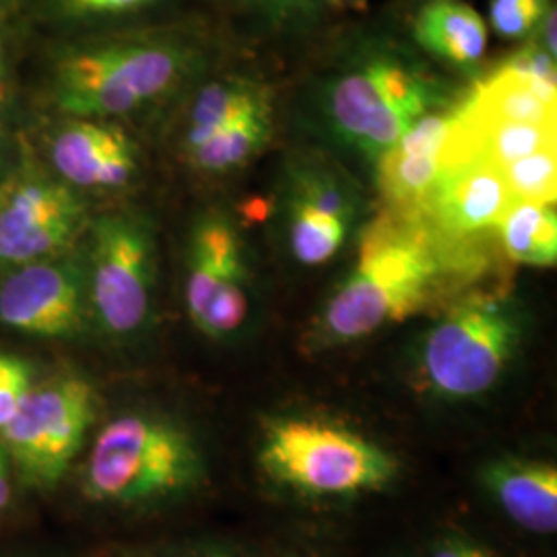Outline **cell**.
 <instances>
[{
  "mask_svg": "<svg viewBox=\"0 0 557 557\" xmlns=\"http://www.w3.org/2000/svg\"><path fill=\"white\" fill-rule=\"evenodd\" d=\"M292 557H314V556H292Z\"/></svg>",
  "mask_w": 557,
  "mask_h": 557,
  "instance_id": "cell-31",
  "label": "cell"
},
{
  "mask_svg": "<svg viewBox=\"0 0 557 557\" xmlns=\"http://www.w3.org/2000/svg\"><path fill=\"white\" fill-rule=\"evenodd\" d=\"M356 213V195L341 174L326 168L301 170L289 193L292 255L308 267L329 262L343 248Z\"/></svg>",
  "mask_w": 557,
  "mask_h": 557,
  "instance_id": "cell-10",
  "label": "cell"
},
{
  "mask_svg": "<svg viewBox=\"0 0 557 557\" xmlns=\"http://www.w3.org/2000/svg\"><path fill=\"white\" fill-rule=\"evenodd\" d=\"M428 557H498L483 541L460 531H444L432 541Z\"/></svg>",
  "mask_w": 557,
  "mask_h": 557,
  "instance_id": "cell-26",
  "label": "cell"
},
{
  "mask_svg": "<svg viewBox=\"0 0 557 557\" xmlns=\"http://www.w3.org/2000/svg\"><path fill=\"white\" fill-rule=\"evenodd\" d=\"M510 205L502 170L475 156L446 168L419 211L440 234L460 242L498 227Z\"/></svg>",
  "mask_w": 557,
  "mask_h": 557,
  "instance_id": "cell-13",
  "label": "cell"
},
{
  "mask_svg": "<svg viewBox=\"0 0 557 557\" xmlns=\"http://www.w3.org/2000/svg\"><path fill=\"white\" fill-rule=\"evenodd\" d=\"M188 317L202 335H236L250 314L248 275L236 227L223 218L200 221L193 232L186 277Z\"/></svg>",
  "mask_w": 557,
  "mask_h": 557,
  "instance_id": "cell-9",
  "label": "cell"
},
{
  "mask_svg": "<svg viewBox=\"0 0 557 557\" xmlns=\"http://www.w3.org/2000/svg\"><path fill=\"white\" fill-rule=\"evenodd\" d=\"M554 0H490V25L504 40H527Z\"/></svg>",
  "mask_w": 557,
  "mask_h": 557,
  "instance_id": "cell-23",
  "label": "cell"
},
{
  "mask_svg": "<svg viewBox=\"0 0 557 557\" xmlns=\"http://www.w3.org/2000/svg\"><path fill=\"white\" fill-rule=\"evenodd\" d=\"M329 2L331 7H337V9H363L366 7V0H324Z\"/></svg>",
  "mask_w": 557,
  "mask_h": 557,
  "instance_id": "cell-30",
  "label": "cell"
},
{
  "mask_svg": "<svg viewBox=\"0 0 557 557\" xmlns=\"http://www.w3.org/2000/svg\"><path fill=\"white\" fill-rule=\"evenodd\" d=\"M81 200L60 184L32 182L0 209V260L36 262L62 250L79 230Z\"/></svg>",
  "mask_w": 557,
  "mask_h": 557,
  "instance_id": "cell-12",
  "label": "cell"
},
{
  "mask_svg": "<svg viewBox=\"0 0 557 557\" xmlns=\"http://www.w3.org/2000/svg\"><path fill=\"white\" fill-rule=\"evenodd\" d=\"M485 494L512 524L527 533L557 531V467L549 460L499 457L479 471Z\"/></svg>",
  "mask_w": 557,
  "mask_h": 557,
  "instance_id": "cell-15",
  "label": "cell"
},
{
  "mask_svg": "<svg viewBox=\"0 0 557 557\" xmlns=\"http://www.w3.org/2000/svg\"><path fill=\"white\" fill-rule=\"evenodd\" d=\"M91 304L112 335L137 333L151 310L156 244L149 227L133 215H108L94 225Z\"/></svg>",
  "mask_w": 557,
  "mask_h": 557,
  "instance_id": "cell-8",
  "label": "cell"
},
{
  "mask_svg": "<svg viewBox=\"0 0 557 557\" xmlns=\"http://www.w3.org/2000/svg\"><path fill=\"white\" fill-rule=\"evenodd\" d=\"M96 419V393L83 379H59L29 391L0 430L4 455L23 479L38 487L57 485Z\"/></svg>",
  "mask_w": 557,
  "mask_h": 557,
  "instance_id": "cell-7",
  "label": "cell"
},
{
  "mask_svg": "<svg viewBox=\"0 0 557 557\" xmlns=\"http://www.w3.org/2000/svg\"><path fill=\"white\" fill-rule=\"evenodd\" d=\"M524 338V317L502 294H471L453 304L425 333L419 380L432 397L471 400L508 372Z\"/></svg>",
  "mask_w": 557,
  "mask_h": 557,
  "instance_id": "cell-4",
  "label": "cell"
},
{
  "mask_svg": "<svg viewBox=\"0 0 557 557\" xmlns=\"http://www.w3.org/2000/svg\"><path fill=\"white\" fill-rule=\"evenodd\" d=\"M238 7L259 15L271 25L292 27L314 20L322 0H234Z\"/></svg>",
  "mask_w": 557,
  "mask_h": 557,
  "instance_id": "cell-25",
  "label": "cell"
},
{
  "mask_svg": "<svg viewBox=\"0 0 557 557\" xmlns=\"http://www.w3.org/2000/svg\"><path fill=\"white\" fill-rule=\"evenodd\" d=\"M506 255L531 267H554L557 260V218L554 205L512 200L498 223Z\"/></svg>",
  "mask_w": 557,
  "mask_h": 557,
  "instance_id": "cell-19",
  "label": "cell"
},
{
  "mask_svg": "<svg viewBox=\"0 0 557 557\" xmlns=\"http://www.w3.org/2000/svg\"><path fill=\"white\" fill-rule=\"evenodd\" d=\"M273 110L250 114L236 120L230 126L213 133L193 147H186V156L195 168L211 174L232 172L246 161L252 160L260 149L271 140Z\"/></svg>",
  "mask_w": 557,
  "mask_h": 557,
  "instance_id": "cell-20",
  "label": "cell"
},
{
  "mask_svg": "<svg viewBox=\"0 0 557 557\" xmlns=\"http://www.w3.org/2000/svg\"><path fill=\"white\" fill-rule=\"evenodd\" d=\"M190 60L184 44L168 38L89 46L60 62L57 101L62 112L77 119L122 116L168 94Z\"/></svg>",
  "mask_w": 557,
  "mask_h": 557,
  "instance_id": "cell-6",
  "label": "cell"
},
{
  "mask_svg": "<svg viewBox=\"0 0 557 557\" xmlns=\"http://www.w3.org/2000/svg\"><path fill=\"white\" fill-rule=\"evenodd\" d=\"M83 319V281L71 262H29L0 287V322L27 335L69 337Z\"/></svg>",
  "mask_w": 557,
  "mask_h": 557,
  "instance_id": "cell-11",
  "label": "cell"
},
{
  "mask_svg": "<svg viewBox=\"0 0 557 557\" xmlns=\"http://www.w3.org/2000/svg\"><path fill=\"white\" fill-rule=\"evenodd\" d=\"M11 499V478H9V465H7V455L0 448V510L7 508Z\"/></svg>",
  "mask_w": 557,
  "mask_h": 557,
  "instance_id": "cell-28",
  "label": "cell"
},
{
  "mask_svg": "<svg viewBox=\"0 0 557 557\" xmlns=\"http://www.w3.org/2000/svg\"><path fill=\"white\" fill-rule=\"evenodd\" d=\"M469 119L475 124L479 153L485 160L498 165L499 170L508 163L520 160L529 153H535L543 147L557 145L556 124H533V122H510V120H483L471 110L467 100L462 101Z\"/></svg>",
  "mask_w": 557,
  "mask_h": 557,
  "instance_id": "cell-21",
  "label": "cell"
},
{
  "mask_svg": "<svg viewBox=\"0 0 557 557\" xmlns=\"http://www.w3.org/2000/svg\"><path fill=\"white\" fill-rule=\"evenodd\" d=\"M52 160L64 178L83 188H119L135 176L131 139L110 124L81 120L60 133Z\"/></svg>",
  "mask_w": 557,
  "mask_h": 557,
  "instance_id": "cell-16",
  "label": "cell"
},
{
  "mask_svg": "<svg viewBox=\"0 0 557 557\" xmlns=\"http://www.w3.org/2000/svg\"><path fill=\"white\" fill-rule=\"evenodd\" d=\"M73 9L81 13H96V15H108V13H128L137 11L140 7L149 4L151 0H66Z\"/></svg>",
  "mask_w": 557,
  "mask_h": 557,
  "instance_id": "cell-27",
  "label": "cell"
},
{
  "mask_svg": "<svg viewBox=\"0 0 557 557\" xmlns=\"http://www.w3.org/2000/svg\"><path fill=\"white\" fill-rule=\"evenodd\" d=\"M448 103L444 83L416 60L374 50L335 81L329 114L343 139L379 158L416 122Z\"/></svg>",
  "mask_w": 557,
  "mask_h": 557,
  "instance_id": "cell-5",
  "label": "cell"
},
{
  "mask_svg": "<svg viewBox=\"0 0 557 557\" xmlns=\"http://www.w3.org/2000/svg\"><path fill=\"white\" fill-rule=\"evenodd\" d=\"M450 257H467V248L450 252V238L419 209L388 207L366 227L351 273L324 304L314 345L356 343L416 317L434 301L450 271H469L467 260Z\"/></svg>",
  "mask_w": 557,
  "mask_h": 557,
  "instance_id": "cell-1",
  "label": "cell"
},
{
  "mask_svg": "<svg viewBox=\"0 0 557 557\" xmlns=\"http://www.w3.org/2000/svg\"><path fill=\"white\" fill-rule=\"evenodd\" d=\"M264 478L301 498H358L388 490L400 460L376 440L324 419L277 418L262 425Z\"/></svg>",
  "mask_w": 557,
  "mask_h": 557,
  "instance_id": "cell-2",
  "label": "cell"
},
{
  "mask_svg": "<svg viewBox=\"0 0 557 557\" xmlns=\"http://www.w3.org/2000/svg\"><path fill=\"white\" fill-rule=\"evenodd\" d=\"M455 108H442L416 122L379 156L380 193L388 207L416 211L425 205L444 170Z\"/></svg>",
  "mask_w": 557,
  "mask_h": 557,
  "instance_id": "cell-14",
  "label": "cell"
},
{
  "mask_svg": "<svg viewBox=\"0 0 557 557\" xmlns=\"http://www.w3.org/2000/svg\"><path fill=\"white\" fill-rule=\"evenodd\" d=\"M207 465L197 438L172 419L128 413L98 434L85 465L83 494L98 504L147 506L202 485Z\"/></svg>",
  "mask_w": 557,
  "mask_h": 557,
  "instance_id": "cell-3",
  "label": "cell"
},
{
  "mask_svg": "<svg viewBox=\"0 0 557 557\" xmlns=\"http://www.w3.org/2000/svg\"><path fill=\"white\" fill-rule=\"evenodd\" d=\"M32 391V370L23 359L0 354V430Z\"/></svg>",
  "mask_w": 557,
  "mask_h": 557,
  "instance_id": "cell-24",
  "label": "cell"
},
{
  "mask_svg": "<svg viewBox=\"0 0 557 557\" xmlns=\"http://www.w3.org/2000/svg\"><path fill=\"white\" fill-rule=\"evenodd\" d=\"M557 145L543 147L502 168L512 200L556 205Z\"/></svg>",
  "mask_w": 557,
  "mask_h": 557,
  "instance_id": "cell-22",
  "label": "cell"
},
{
  "mask_svg": "<svg viewBox=\"0 0 557 557\" xmlns=\"http://www.w3.org/2000/svg\"><path fill=\"white\" fill-rule=\"evenodd\" d=\"M180 557H242L230 547H220V545H211V547H200L197 552H190L186 556Z\"/></svg>",
  "mask_w": 557,
  "mask_h": 557,
  "instance_id": "cell-29",
  "label": "cell"
},
{
  "mask_svg": "<svg viewBox=\"0 0 557 557\" xmlns=\"http://www.w3.org/2000/svg\"><path fill=\"white\" fill-rule=\"evenodd\" d=\"M419 48L458 69H471L487 52V23L462 0H423L413 20Z\"/></svg>",
  "mask_w": 557,
  "mask_h": 557,
  "instance_id": "cell-17",
  "label": "cell"
},
{
  "mask_svg": "<svg viewBox=\"0 0 557 557\" xmlns=\"http://www.w3.org/2000/svg\"><path fill=\"white\" fill-rule=\"evenodd\" d=\"M419 2H423V0H419Z\"/></svg>",
  "mask_w": 557,
  "mask_h": 557,
  "instance_id": "cell-32",
  "label": "cell"
},
{
  "mask_svg": "<svg viewBox=\"0 0 557 557\" xmlns=\"http://www.w3.org/2000/svg\"><path fill=\"white\" fill-rule=\"evenodd\" d=\"M273 110L267 87L248 79L213 81L200 89L188 116L186 147L211 137L221 128L250 114Z\"/></svg>",
  "mask_w": 557,
  "mask_h": 557,
  "instance_id": "cell-18",
  "label": "cell"
}]
</instances>
